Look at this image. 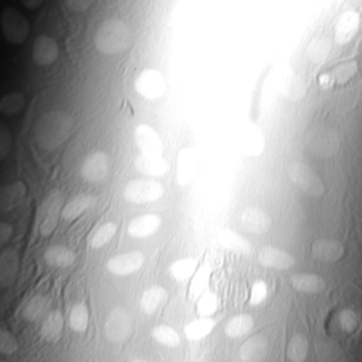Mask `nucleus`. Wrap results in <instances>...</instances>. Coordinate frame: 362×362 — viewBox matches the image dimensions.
I'll list each match as a JSON object with an SVG mask.
<instances>
[{
	"label": "nucleus",
	"instance_id": "nucleus-1",
	"mask_svg": "<svg viewBox=\"0 0 362 362\" xmlns=\"http://www.w3.org/2000/svg\"><path fill=\"white\" fill-rule=\"evenodd\" d=\"M74 118L66 110H50L39 117L34 127L35 143L45 151H55L67 141Z\"/></svg>",
	"mask_w": 362,
	"mask_h": 362
},
{
	"label": "nucleus",
	"instance_id": "nucleus-2",
	"mask_svg": "<svg viewBox=\"0 0 362 362\" xmlns=\"http://www.w3.org/2000/svg\"><path fill=\"white\" fill-rule=\"evenodd\" d=\"M129 26L119 19H107L103 22L94 34V46L105 55H117L127 52L132 46Z\"/></svg>",
	"mask_w": 362,
	"mask_h": 362
},
{
	"label": "nucleus",
	"instance_id": "nucleus-3",
	"mask_svg": "<svg viewBox=\"0 0 362 362\" xmlns=\"http://www.w3.org/2000/svg\"><path fill=\"white\" fill-rule=\"evenodd\" d=\"M306 145L317 157L333 158L341 152V136L334 128L318 124L308 132Z\"/></svg>",
	"mask_w": 362,
	"mask_h": 362
},
{
	"label": "nucleus",
	"instance_id": "nucleus-4",
	"mask_svg": "<svg viewBox=\"0 0 362 362\" xmlns=\"http://www.w3.org/2000/svg\"><path fill=\"white\" fill-rule=\"evenodd\" d=\"M287 175L299 191L311 197H321L325 194V184L320 175L309 164L296 161L287 168Z\"/></svg>",
	"mask_w": 362,
	"mask_h": 362
},
{
	"label": "nucleus",
	"instance_id": "nucleus-5",
	"mask_svg": "<svg viewBox=\"0 0 362 362\" xmlns=\"http://www.w3.org/2000/svg\"><path fill=\"white\" fill-rule=\"evenodd\" d=\"M165 194L164 185L152 179H134L124 188V199L133 204H148L157 202Z\"/></svg>",
	"mask_w": 362,
	"mask_h": 362
},
{
	"label": "nucleus",
	"instance_id": "nucleus-6",
	"mask_svg": "<svg viewBox=\"0 0 362 362\" xmlns=\"http://www.w3.org/2000/svg\"><path fill=\"white\" fill-rule=\"evenodd\" d=\"M0 28L4 39L11 45H22L30 34V23L25 15L7 7L0 15Z\"/></svg>",
	"mask_w": 362,
	"mask_h": 362
},
{
	"label": "nucleus",
	"instance_id": "nucleus-7",
	"mask_svg": "<svg viewBox=\"0 0 362 362\" xmlns=\"http://www.w3.org/2000/svg\"><path fill=\"white\" fill-rule=\"evenodd\" d=\"M64 209V194L61 191H54L40 204L37 214L39 231L42 236H49L55 230L59 216H62Z\"/></svg>",
	"mask_w": 362,
	"mask_h": 362
},
{
	"label": "nucleus",
	"instance_id": "nucleus-8",
	"mask_svg": "<svg viewBox=\"0 0 362 362\" xmlns=\"http://www.w3.org/2000/svg\"><path fill=\"white\" fill-rule=\"evenodd\" d=\"M132 317L127 309L115 308L106 315L105 337L112 344H124L132 334Z\"/></svg>",
	"mask_w": 362,
	"mask_h": 362
},
{
	"label": "nucleus",
	"instance_id": "nucleus-9",
	"mask_svg": "<svg viewBox=\"0 0 362 362\" xmlns=\"http://www.w3.org/2000/svg\"><path fill=\"white\" fill-rule=\"evenodd\" d=\"M136 91L145 100L156 101L167 91V81L156 69H145L134 81Z\"/></svg>",
	"mask_w": 362,
	"mask_h": 362
},
{
	"label": "nucleus",
	"instance_id": "nucleus-10",
	"mask_svg": "<svg viewBox=\"0 0 362 362\" xmlns=\"http://www.w3.org/2000/svg\"><path fill=\"white\" fill-rule=\"evenodd\" d=\"M110 169V158L104 151H97L88 156L81 165V177L88 182L104 181Z\"/></svg>",
	"mask_w": 362,
	"mask_h": 362
},
{
	"label": "nucleus",
	"instance_id": "nucleus-11",
	"mask_svg": "<svg viewBox=\"0 0 362 362\" xmlns=\"http://www.w3.org/2000/svg\"><path fill=\"white\" fill-rule=\"evenodd\" d=\"M145 257L140 251L119 254L106 262V270L116 276H128L143 269Z\"/></svg>",
	"mask_w": 362,
	"mask_h": 362
},
{
	"label": "nucleus",
	"instance_id": "nucleus-12",
	"mask_svg": "<svg viewBox=\"0 0 362 362\" xmlns=\"http://www.w3.org/2000/svg\"><path fill=\"white\" fill-rule=\"evenodd\" d=\"M258 262L267 269L286 272L296 266V258L285 250L278 247L266 246L260 248L258 252Z\"/></svg>",
	"mask_w": 362,
	"mask_h": 362
},
{
	"label": "nucleus",
	"instance_id": "nucleus-13",
	"mask_svg": "<svg viewBox=\"0 0 362 362\" xmlns=\"http://www.w3.org/2000/svg\"><path fill=\"white\" fill-rule=\"evenodd\" d=\"M240 224L247 233L263 235L272 227V216L262 208L247 207L240 214Z\"/></svg>",
	"mask_w": 362,
	"mask_h": 362
},
{
	"label": "nucleus",
	"instance_id": "nucleus-14",
	"mask_svg": "<svg viewBox=\"0 0 362 362\" xmlns=\"http://www.w3.org/2000/svg\"><path fill=\"white\" fill-rule=\"evenodd\" d=\"M361 26V16L360 13L354 10H349L341 13V16L337 21L336 28H334V37L337 43L346 45L351 39L356 37Z\"/></svg>",
	"mask_w": 362,
	"mask_h": 362
},
{
	"label": "nucleus",
	"instance_id": "nucleus-15",
	"mask_svg": "<svg viewBox=\"0 0 362 362\" xmlns=\"http://www.w3.org/2000/svg\"><path fill=\"white\" fill-rule=\"evenodd\" d=\"M134 139L139 149L141 151V153L146 155L163 156L164 152V145L160 139V136L157 134L152 127L141 124L139 125L134 130Z\"/></svg>",
	"mask_w": 362,
	"mask_h": 362
},
{
	"label": "nucleus",
	"instance_id": "nucleus-16",
	"mask_svg": "<svg viewBox=\"0 0 362 362\" xmlns=\"http://www.w3.org/2000/svg\"><path fill=\"white\" fill-rule=\"evenodd\" d=\"M59 55V49L55 39L49 35H39L33 46V59L39 66H52Z\"/></svg>",
	"mask_w": 362,
	"mask_h": 362
},
{
	"label": "nucleus",
	"instance_id": "nucleus-17",
	"mask_svg": "<svg viewBox=\"0 0 362 362\" xmlns=\"http://www.w3.org/2000/svg\"><path fill=\"white\" fill-rule=\"evenodd\" d=\"M311 254L322 263H336L344 258L345 247L334 239H318L311 247Z\"/></svg>",
	"mask_w": 362,
	"mask_h": 362
},
{
	"label": "nucleus",
	"instance_id": "nucleus-18",
	"mask_svg": "<svg viewBox=\"0 0 362 362\" xmlns=\"http://www.w3.org/2000/svg\"><path fill=\"white\" fill-rule=\"evenodd\" d=\"M269 351V341L262 334L248 338L239 349L240 362H263Z\"/></svg>",
	"mask_w": 362,
	"mask_h": 362
},
{
	"label": "nucleus",
	"instance_id": "nucleus-19",
	"mask_svg": "<svg viewBox=\"0 0 362 362\" xmlns=\"http://www.w3.org/2000/svg\"><path fill=\"white\" fill-rule=\"evenodd\" d=\"M134 167L145 176L160 177L167 175L169 170V163L163 156L140 153L134 160Z\"/></svg>",
	"mask_w": 362,
	"mask_h": 362
},
{
	"label": "nucleus",
	"instance_id": "nucleus-20",
	"mask_svg": "<svg viewBox=\"0 0 362 362\" xmlns=\"http://www.w3.org/2000/svg\"><path fill=\"white\" fill-rule=\"evenodd\" d=\"M290 284L294 290L303 294H321L326 290V281L321 275L299 272L290 276Z\"/></svg>",
	"mask_w": 362,
	"mask_h": 362
},
{
	"label": "nucleus",
	"instance_id": "nucleus-21",
	"mask_svg": "<svg viewBox=\"0 0 362 362\" xmlns=\"http://www.w3.org/2000/svg\"><path fill=\"white\" fill-rule=\"evenodd\" d=\"M161 223L163 220L158 215H153V214L141 215L130 221L128 226V233L132 238L144 239L157 233L158 228L161 227Z\"/></svg>",
	"mask_w": 362,
	"mask_h": 362
},
{
	"label": "nucleus",
	"instance_id": "nucleus-22",
	"mask_svg": "<svg viewBox=\"0 0 362 362\" xmlns=\"http://www.w3.org/2000/svg\"><path fill=\"white\" fill-rule=\"evenodd\" d=\"M279 90L291 101H299L306 94V83L297 73L287 70L279 79Z\"/></svg>",
	"mask_w": 362,
	"mask_h": 362
},
{
	"label": "nucleus",
	"instance_id": "nucleus-23",
	"mask_svg": "<svg viewBox=\"0 0 362 362\" xmlns=\"http://www.w3.org/2000/svg\"><path fill=\"white\" fill-rule=\"evenodd\" d=\"M26 196V185L22 181L7 184L0 192V209L1 212H10L21 206Z\"/></svg>",
	"mask_w": 362,
	"mask_h": 362
},
{
	"label": "nucleus",
	"instance_id": "nucleus-24",
	"mask_svg": "<svg viewBox=\"0 0 362 362\" xmlns=\"http://www.w3.org/2000/svg\"><path fill=\"white\" fill-rule=\"evenodd\" d=\"M64 330V317L59 310H52L49 315L43 320V324L40 326L39 336L42 337L43 341L54 344L59 341Z\"/></svg>",
	"mask_w": 362,
	"mask_h": 362
},
{
	"label": "nucleus",
	"instance_id": "nucleus-25",
	"mask_svg": "<svg viewBox=\"0 0 362 362\" xmlns=\"http://www.w3.org/2000/svg\"><path fill=\"white\" fill-rule=\"evenodd\" d=\"M50 306H52L50 298L38 294L27 302L25 309L22 311V315L28 322H38L49 315Z\"/></svg>",
	"mask_w": 362,
	"mask_h": 362
},
{
	"label": "nucleus",
	"instance_id": "nucleus-26",
	"mask_svg": "<svg viewBox=\"0 0 362 362\" xmlns=\"http://www.w3.org/2000/svg\"><path fill=\"white\" fill-rule=\"evenodd\" d=\"M19 257L13 248H7L1 251L0 255V282L1 286H10L15 281L18 272Z\"/></svg>",
	"mask_w": 362,
	"mask_h": 362
},
{
	"label": "nucleus",
	"instance_id": "nucleus-27",
	"mask_svg": "<svg viewBox=\"0 0 362 362\" xmlns=\"http://www.w3.org/2000/svg\"><path fill=\"white\" fill-rule=\"evenodd\" d=\"M167 298H168V293L163 286H152L144 291L140 299V309L145 314L152 315L164 305Z\"/></svg>",
	"mask_w": 362,
	"mask_h": 362
},
{
	"label": "nucleus",
	"instance_id": "nucleus-28",
	"mask_svg": "<svg viewBox=\"0 0 362 362\" xmlns=\"http://www.w3.org/2000/svg\"><path fill=\"white\" fill-rule=\"evenodd\" d=\"M95 204V197L93 194H81L73 197L64 209H62V219L73 221L81 215H83L88 209H90Z\"/></svg>",
	"mask_w": 362,
	"mask_h": 362
},
{
	"label": "nucleus",
	"instance_id": "nucleus-29",
	"mask_svg": "<svg viewBox=\"0 0 362 362\" xmlns=\"http://www.w3.org/2000/svg\"><path fill=\"white\" fill-rule=\"evenodd\" d=\"M219 243L228 251H233L240 255H248L251 252V245L242 235L233 230L224 228L219 233Z\"/></svg>",
	"mask_w": 362,
	"mask_h": 362
},
{
	"label": "nucleus",
	"instance_id": "nucleus-30",
	"mask_svg": "<svg viewBox=\"0 0 362 362\" xmlns=\"http://www.w3.org/2000/svg\"><path fill=\"white\" fill-rule=\"evenodd\" d=\"M254 318L248 314H239L233 317L226 326H224V333L228 338L233 339H239L243 338L247 334L251 333V330L254 329Z\"/></svg>",
	"mask_w": 362,
	"mask_h": 362
},
{
	"label": "nucleus",
	"instance_id": "nucleus-31",
	"mask_svg": "<svg viewBox=\"0 0 362 362\" xmlns=\"http://www.w3.org/2000/svg\"><path fill=\"white\" fill-rule=\"evenodd\" d=\"M46 262L55 269H67L76 262V254L69 247L52 246L45 252Z\"/></svg>",
	"mask_w": 362,
	"mask_h": 362
},
{
	"label": "nucleus",
	"instance_id": "nucleus-32",
	"mask_svg": "<svg viewBox=\"0 0 362 362\" xmlns=\"http://www.w3.org/2000/svg\"><path fill=\"white\" fill-rule=\"evenodd\" d=\"M215 326H216V321L212 320L211 317H200L197 320L191 321L189 324L185 325L184 333L189 341L197 342V341L206 338L208 334H211V332L214 330Z\"/></svg>",
	"mask_w": 362,
	"mask_h": 362
},
{
	"label": "nucleus",
	"instance_id": "nucleus-33",
	"mask_svg": "<svg viewBox=\"0 0 362 362\" xmlns=\"http://www.w3.org/2000/svg\"><path fill=\"white\" fill-rule=\"evenodd\" d=\"M310 342L303 334H296L287 345V358L290 362H305L309 356Z\"/></svg>",
	"mask_w": 362,
	"mask_h": 362
},
{
	"label": "nucleus",
	"instance_id": "nucleus-34",
	"mask_svg": "<svg viewBox=\"0 0 362 362\" xmlns=\"http://www.w3.org/2000/svg\"><path fill=\"white\" fill-rule=\"evenodd\" d=\"M330 47H332V43L329 39L325 38V37H318V38L311 40L310 45L308 46L306 55L313 64L324 65L330 54Z\"/></svg>",
	"mask_w": 362,
	"mask_h": 362
},
{
	"label": "nucleus",
	"instance_id": "nucleus-35",
	"mask_svg": "<svg viewBox=\"0 0 362 362\" xmlns=\"http://www.w3.org/2000/svg\"><path fill=\"white\" fill-rule=\"evenodd\" d=\"M196 153L192 149H184L179 157L177 167V180L181 185L189 182L196 170Z\"/></svg>",
	"mask_w": 362,
	"mask_h": 362
},
{
	"label": "nucleus",
	"instance_id": "nucleus-36",
	"mask_svg": "<svg viewBox=\"0 0 362 362\" xmlns=\"http://www.w3.org/2000/svg\"><path fill=\"white\" fill-rule=\"evenodd\" d=\"M199 263L194 258L179 259L176 262H173L169 267L170 276L176 281V282H187L196 272Z\"/></svg>",
	"mask_w": 362,
	"mask_h": 362
},
{
	"label": "nucleus",
	"instance_id": "nucleus-37",
	"mask_svg": "<svg viewBox=\"0 0 362 362\" xmlns=\"http://www.w3.org/2000/svg\"><path fill=\"white\" fill-rule=\"evenodd\" d=\"M152 337L157 344L167 348H177L180 345L179 333L168 325H158L152 330Z\"/></svg>",
	"mask_w": 362,
	"mask_h": 362
},
{
	"label": "nucleus",
	"instance_id": "nucleus-38",
	"mask_svg": "<svg viewBox=\"0 0 362 362\" xmlns=\"http://www.w3.org/2000/svg\"><path fill=\"white\" fill-rule=\"evenodd\" d=\"M117 233V226L112 221L104 223L103 226H100L93 235L89 238V246L93 250H100L103 247L106 246Z\"/></svg>",
	"mask_w": 362,
	"mask_h": 362
},
{
	"label": "nucleus",
	"instance_id": "nucleus-39",
	"mask_svg": "<svg viewBox=\"0 0 362 362\" xmlns=\"http://www.w3.org/2000/svg\"><path fill=\"white\" fill-rule=\"evenodd\" d=\"M25 107V95L19 91H11L1 97L0 112L6 116L18 115Z\"/></svg>",
	"mask_w": 362,
	"mask_h": 362
},
{
	"label": "nucleus",
	"instance_id": "nucleus-40",
	"mask_svg": "<svg viewBox=\"0 0 362 362\" xmlns=\"http://www.w3.org/2000/svg\"><path fill=\"white\" fill-rule=\"evenodd\" d=\"M70 327L76 333H85L89 326V310L85 303H77L70 311Z\"/></svg>",
	"mask_w": 362,
	"mask_h": 362
},
{
	"label": "nucleus",
	"instance_id": "nucleus-41",
	"mask_svg": "<svg viewBox=\"0 0 362 362\" xmlns=\"http://www.w3.org/2000/svg\"><path fill=\"white\" fill-rule=\"evenodd\" d=\"M209 276H211V267L208 264H204L199 269V272L194 275V282L191 285L189 296L191 299H199L206 291H207L208 285H209Z\"/></svg>",
	"mask_w": 362,
	"mask_h": 362
},
{
	"label": "nucleus",
	"instance_id": "nucleus-42",
	"mask_svg": "<svg viewBox=\"0 0 362 362\" xmlns=\"http://www.w3.org/2000/svg\"><path fill=\"white\" fill-rule=\"evenodd\" d=\"M219 308V298L214 293L207 290L197 300V313L200 317H211Z\"/></svg>",
	"mask_w": 362,
	"mask_h": 362
},
{
	"label": "nucleus",
	"instance_id": "nucleus-43",
	"mask_svg": "<svg viewBox=\"0 0 362 362\" xmlns=\"http://www.w3.org/2000/svg\"><path fill=\"white\" fill-rule=\"evenodd\" d=\"M357 71H358V64L356 61H350V62H345L342 65L337 66L332 73L334 76L336 83L345 85L349 82L350 79L354 78Z\"/></svg>",
	"mask_w": 362,
	"mask_h": 362
},
{
	"label": "nucleus",
	"instance_id": "nucleus-44",
	"mask_svg": "<svg viewBox=\"0 0 362 362\" xmlns=\"http://www.w3.org/2000/svg\"><path fill=\"white\" fill-rule=\"evenodd\" d=\"M338 322H339V327L345 333H351L358 326V315L356 314V311L351 310V309H344L339 313Z\"/></svg>",
	"mask_w": 362,
	"mask_h": 362
},
{
	"label": "nucleus",
	"instance_id": "nucleus-45",
	"mask_svg": "<svg viewBox=\"0 0 362 362\" xmlns=\"http://www.w3.org/2000/svg\"><path fill=\"white\" fill-rule=\"evenodd\" d=\"M18 342L16 338L7 330V329H1L0 330V351L3 354H13L15 351H18Z\"/></svg>",
	"mask_w": 362,
	"mask_h": 362
},
{
	"label": "nucleus",
	"instance_id": "nucleus-46",
	"mask_svg": "<svg viewBox=\"0 0 362 362\" xmlns=\"http://www.w3.org/2000/svg\"><path fill=\"white\" fill-rule=\"evenodd\" d=\"M269 294V288L264 281H257L252 288H251V297H250V303L252 306H259L262 305Z\"/></svg>",
	"mask_w": 362,
	"mask_h": 362
},
{
	"label": "nucleus",
	"instance_id": "nucleus-47",
	"mask_svg": "<svg viewBox=\"0 0 362 362\" xmlns=\"http://www.w3.org/2000/svg\"><path fill=\"white\" fill-rule=\"evenodd\" d=\"M66 7L73 13H85L90 8L94 0H64Z\"/></svg>",
	"mask_w": 362,
	"mask_h": 362
},
{
	"label": "nucleus",
	"instance_id": "nucleus-48",
	"mask_svg": "<svg viewBox=\"0 0 362 362\" xmlns=\"http://www.w3.org/2000/svg\"><path fill=\"white\" fill-rule=\"evenodd\" d=\"M0 139H1V143H0V158L4 160L8 152H10V148H11V139H10V133L8 129L1 125V132H0Z\"/></svg>",
	"mask_w": 362,
	"mask_h": 362
},
{
	"label": "nucleus",
	"instance_id": "nucleus-49",
	"mask_svg": "<svg viewBox=\"0 0 362 362\" xmlns=\"http://www.w3.org/2000/svg\"><path fill=\"white\" fill-rule=\"evenodd\" d=\"M318 83H320L321 90H330L336 85V79H334L333 73H325V74H322L320 79H318Z\"/></svg>",
	"mask_w": 362,
	"mask_h": 362
},
{
	"label": "nucleus",
	"instance_id": "nucleus-50",
	"mask_svg": "<svg viewBox=\"0 0 362 362\" xmlns=\"http://www.w3.org/2000/svg\"><path fill=\"white\" fill-rule=\"evenodd\" d=\"M11 235H13V227L8 223L1 221L0 223V243L6 245L10 240Z\"/></svg>",
	"mask_w": 362,
	"mask_h": 362
},
{
	"label": "nucleus",
	"instance_id": "nucleus-51",
	"mask_svg": "<svg viewBox=\"0 0 362 362\" xmlns=\"http://www.w3.org/2000/svg\"><path fill=\"white\" fill-rule=\"evenodd\" d=\"M45 0H21V3L28 10H37Z\"/></svg>",
	"mask_w": 362,
	"mask_h": 362
},
{
	"label": "nucleus",
	"instance_id": "nucleus-52",
	"mask_svg": "<svg viewBox=\"0 0 362 362\" xmlns=\"http://www.w3.org/2000/svg\"><path fill=\"white\" fill-rule=\"evenodd\" d=\"M130 362H149V361H145V360H133V361Z\"/></svg>",
	"mask_w": 362,
	"mask_h": 362
},
{
	"label": "nucleus",
	"instance_id": "nucleus-53",
	"mask_svg": "<svg viewBox=\"0 0 362 362\" xmlns=\"http://www.w3.org/2000/svg\"><path fill=\"white\" fill-rule=\"evenodd\" d=\"M3 362H10V361H3Z\"/></svg>",
	"mask_w": 362,
	"mask_h": 362
}]
</instances>
